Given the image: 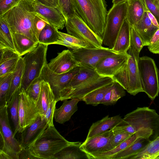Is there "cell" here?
Listing matches in <instances>:
<instances>
[{"label":"cell","mask_w":159,"mask_h":159,"mask_svg":"<svg viewBox=\"0 0 159 159\" xmlns=\"http://www.w3.org/2000/svg\"><path fill=\"white\" fill-rule=\"evenodd\" d=\"M37 14L33 0H22L17 5L0 16L6 20L11 33L24 35L38 42L35 25Z\"/></svg>","instance_id":"obj_1"},{"label":"cell","mask_w":159,"mask_h":159,"mask_svg":"<svg viewBox=\"0 0 159 159\" xmlns=\"http://www.w3.org/2000/svg\"><path fill=\"white\" fill-rule=\"evenodd\" d=\"M72 0L78 16L102 39L108 13L105 0Z\"/></svg>","instance_id":"obj_2"},{"label":"cell","mask_w":159,"mask_h":159,"mask_svg":"<svg viewBox=\"0 0 159 159\" xmlns=\"http://www.w3.org/2000/svg\"><path fill=\"white\" fill-rule=\"evenodd\" d=\"M72 142L66 140L54 125L48 126L26 149L33 159H54L56 153Z\"/></svg>","instance_id":"obj_3"},{"label":"cell","mask_w":159,"mask_h":159,"mask_svg":"<svg viewBox=\"0 0 159 159\" xmlns=\"http://www.w3.org/2000/svg\"><path fill=\"white\" fill-rule=\"evenodd\" d=\"M114 127L132 134L148 129L157 138L159 135V115L155 110L148 107H138L126 114Z\"/></svg>","instance_id":"obj_4"},{"label":"cell","mask_w":159,"mask_h":159,"mask_svg":"<svg viewBox=\"0 0 159 159\" xmlns=\"http://www.w3.org/2000/svg\"><path fill=\"white\" fill-rule=\"evenodd\" d=\"M48 45L39 43L23 57L24 69L21 89L25 90L35 79L41 76L44 67L48 63L46 56Z\"/></svg>","instance_id":"obj_5"},{"label":"cell","mask_w":159,"mask_h":159,"mask_svg":"<svg viewBox=\"0 0 159 159\" xmlns=\"http://www.w3.org/2000/svg\"><path fill=\"white\" fill-rule=\"evenodd\" d=\"M138 66L143 92L154 100L159 93L158 70L155 61L147 56L139 57Z\"/></svg>","instance_id":"obj_6"},{"label":"cell","mask_w":159,"mask_h":159,"mask_svg":"<svg viewBox=\"0 0 159 159\" xmlns=\"http://www.w3.org/2000/svg\"><path fill=\"white\" fill-rule=\"evenodd\" d=\"M127 15L126 2L113 4L107 14L103 44L112 49L118 34Z\"/></svg>","instance_id":"obj_7"},{"label":"cell","mask_w":159,"mask_h":159,"mask_svg":"<svg viewBox=\"0 0 159 159\" xmlns=\"http://www.w3.org/2000/svg\"><path fill=\"white\" fill-rule=\"evenodd\" d=\"M7 109V105L0 109V152L6 153L11 159H19L23 148L14 136L9 123Z\"/></svg>","instance_id":"obj_8"},{"label":"cell","mask_w":159,"mask_h":159,"mask_svg":"<svg viewBox=\"0 0 159 159\" xmlns=\"http://www.w3.org/2000/svg\"><path fill=\"white\" fill-rule=\"evenodd\" d=\"M65 26L68 34L84 41L90 48L102 47V39L78 16L66 19Z\"/></svg>","instance_id":"obj_9"},{"label":"cell","mask_w":159,"mask_h":159,"mask_svg":"<svg viewBox=\"0 0 159 159\" xmlns=\"http://www.w3.org/2000/svg\"><path fill=\"white\" fill-rule=\"evenodd\" d=\"M40 115L36 102L21 89L19 98V123L18 132L21 133L31 125Z\"/></svg>","instance_id":"obj_10"},{"label":"cell","mask_w":159,"mask_h":159,"mask_svg":"<svg viewBox=\"0 0 159 159\" xmlns=\"http://www.w3.org/2000/svg\"><path fill=\"white\" fill-rule=\"evenodd\" d=\"M71 51L80 65L86 66L95 70L96 66L100 61L117 53L111 49L102 46L93 48H82Z\"/></svg>","instance_id":"obj_11"},{"label":"cell","mask_w":159,"mask_h":159,"mask_svg":"<svg viewBox=\"0 0 159 159\" xmlns=\"http://www.w3.org/2000/svg\"><path fill=\"white\" fill-rule=\"evenodd\" d=\"M47 64L44 67L41 75L43 80L49 84L54 95L55 99L57 102L61 91L66 86L72 78L79 72L80 66L79 65L67 72L57 74L51 70Z\"/></svg>","instance_id":"obj_12"},{"label":"cell","mask_w":159,"mask_h":159,"mask_svg":"<svg viewBox=\"0 0 159 159\" xmlns=\"http://www.w3.org/2000/svg\"><path fill=\"white\" fill-rule=\"evenodd\" d=\"M113 137L112 130H109L101 134L86 139L81 143L80 148L90 157L107 152L114 148L112 145Z\"/></svg>","instance_id":"obj_13"},{"label":"cell","mask_w":159,"mask_h":159,"mask_svg":"<svg viewBox=\"0 0 159 159\" xmlns=\"http://www.w3.org/2000/svg\"><path fill=\"white\" fill-rule=\"evenodd\" d=\"M129 56L127 52L107 57L98 63L95 70L101 76L112 78L127 63Z\"/></svg>","instance_id":"obj_14"},{"label":"cell","mask_w":159,"mask_h":159,"mask_svg":"<svg viewBox=\"0 0 159 159\" xmlns=\"http://www.w3.org/2000/svg\"><path fill=\"white\" fill-rule=\"evenodd\" d=\"M47 65L53 72L61 74L67 72L80 65L75 59L71 51L64 50L58 53Z\"/></svg>","instance_id":"obj_15"},{"label":"cell","mask_w":159,"mask_h":159,"mask_svg":"<svg viewBox=\"0 0 159 159\" xmlns=\"http://www.w3.org/2000/svg\"><path fill=\"white\" fill-rule=\"evenodd\" d=\"M129 56L127 63L129 85L126 90L133 96L143 92L140 82L138 66L139 58L134 55L131 47L128 50Z\"/></svg>","instance_id":"obj_16"},{"label":"cell","mask_w":159,"mask_h":159,"mask_svg":"<svg viewBox=\"0 0 159 159\" xmlns=\"http://www.w3.org/2000/svg\"><path fill=\"white\" fill-rule=\"evenodd\" d=\"M113 80L111 77H102L89 81L80 85L61 98L59 101H63L73 98H78L81 100L89 93L100 87L109 84Z\"/></svg>","instance_id":"obj_17"},{"label":"cell","mask_w":159,"mask_h":159,"mask_svg":"<svg viewBox=\"0 0 159 159\" xmlns=\"http://www.w3.org/2000/svg\"><path fill=\"white\" fill-rule=\"evenodd\" d=\"M33 6L37 12L49 24L58 29L62 30L65 26L66 20L62 12L57 8L43 5L33 0Z\"/></svg>","instance_id":"obj_18"},{"label":"cell","mask_w":159,"mask_h":159,"mask_svg":"<svg viewBox=\"0 0 159 159\" xmlns=\"http://www.w3.org/2000/svg\"><path fill=\"white\" fill-rule=\"evenodd\" d=\"M80 70L60 92L59 99L80 85L89 81L102 77L96 70L86 66L80 65Z\"/></svg>","instance_id":"obj_19"},{"label":"cell","mask_w":159,"mask_h":159,"mask_svg":"<svg viewBox=\"0 0 159 159\" xmlns=\"http://www.w3.org/2000/svg\"><path fill=\"white\" fill-rule=\"evenodd\" d=\"M48 127L44 117L39 115L32 124L21 133L20 142L23 149L27 148Z\"/></svg>","instance_id":"obj_20"},{"label":"cell","mask_w":159,"mask_h":159,"mask_svg":"<svg viewBox=\"0 0 159 159\" xmlns=\"http://www.w3.org/2000/svg\"><path fill=\"white\" fill-rule=\"evenodd\" d=\"M141 137L148 139L151 141L156 139L154 133L152 131L148 129L142 130L134 133L112 149L107 152L91 156V159H109L110 157L121 152L138 138Z\"/></svg>","instance_id":"obj_21"},{"label":"cell","mask_w":159,"mask_h":159,"mask_svg":"<svg viewBox=\"0 0 159 159\" xmlns=\"http://www.w3.org/2000/svg\"><path fill=\"white\" fill-rule=\"evenodd\" d=\"M0 77L13 73L21 57L16 52L9 49H0Z\"/></svg>","instance_id":"obj_22"},{"label":"cell","mask_w":159,"mask_h":159,"mask_svg":"<svg viewBox=\"0 0 159 159\" xmlns=\"http://www.w3.org/2000/svg\"><path fill=\"white\" fill-rule=\"evenodd\" d=\"M123 119L120 115L109 117L107 115L101 120L93 123L89 130L86 139L101 134L111 129Z\"/></svg>","instance_id":"obj_23"},{"label":"cell","mask_w":159,"mask_h":159,"mask_svg":"<svg viewBox=\"0 0 159 159\" xmlns=\"http://www.w3.org/2000/svg\"><path fill=\"white\" fill-rule=\"evenodd\" d=\"M81 101L78 98H73L69 100H65L62 105L58 109H55L54 118L55 121L63 124L69 120L71 116L78 109L77 104Z\"/></svg>","instance_id":"obj_24"},{"label":"cell","mask_w":159,"mask_h":159,"mask_svg":"<svg viewBox=\"0 0 159 159\" xmlns=\"http://www.w3.org/2000/svg\"><path fill=\"white\" fill-rule=\"evenodd\" d=\"M131 26L127 18L124 21L112 49L117 53L128 52L130 46Z\"/></svg>","instance_id":"obj_25"},{"label":"cell","mask_w":159,"mask_h":159,"mask_svg":"<svg viewBox=\"0 0 159 159\" xmlns=\"http://www.w3.org/2000/svg\"><path fill=\"white\" fill-rule=\"evenodd\" d=\"M126 3V18L132 26L142 19L146 12L147 7L144 0H128Z\"/></svg>","instance_id":"obj_26"},{"label":"cell","mask_w":159,"mask_h":159,"mask_svg":"<svg viewBox=\"0 0 159 159\" xmlns=\"http://www.w3.org/2000/svg\"><path fill=\"white\" fill-rule=\"evenodd\" d=\"M133 26L141 38L144 46H148L151 38L159 28L152 23L146 12L142 19Z\"/></svg>","instance_id":"obj_27"},{"label":"cell","mask_w":159,"mask_h":159,"mask_svg":"<svg viewBox=\"0 0 159 159\" xmlns=\"http://www.w3.org/2000/svg\"><path fill=\"white\" fill-rule=\"evenodd\" d=\"M81 143L72 142L56 153L54 159H91L90 156L81 149Z\"/></svg>","instance_id":"obj_28"},{"label":"cell","mask_w":159,"mask_h":159,"mask_svg":"<svg viewBox=\"0 0 159 159\" xmlns=\"http://www.w3.org/2000/svg\"><path fill=\"white\" fill-rule=\"evenodd\" d=\"M54 95L49 84L43 81L41 91L36 101V105L40 115L43 117L51 102L55 100Z\"/></svg>","instance_id":"obj_29"},{"label":"cell","mask_w":159,"mask_h":159,"mask_svg":"<svg viewBox=\"0 0 159 159\" xmlns=\"http://www.w3.org/2000/svg\"><path fill=\"white\" fill-rule=\"evenodd\" d=\"M151 141L145 137L139 138L127 147L109 159H128L130 157L142 151Z\"/></svg>","instance_id":"obj_30"},{"label":"cell","mask_w":159,"mask_h":159,"mask_svg":"<svg viewBox=\"0 0 159 159\" xmlns=\"http://www.w3.org/2000/svg\"><path fill=\"white\" fill-rule=\"evenodd\" d=\"M11 33L16 51L20 56L34 49L39 43L24 35Z\"/></svg>","instance_id":"obj_31"},{"label":"cell","mask_w":159,"mask_h":159,"mask_svg":"<svg viewBox=\"0 0 159 159\" xmlns=\"http://www.w3.org/2000/svg\"><path fill=\"white\" fill-rule=\"evenodd\" d=\"M128 159H159V135L142 151Z\"/></svg>","instance_id":"obj_32"},{"label":"cell","mask_w":159,"mask_h":159,"mask_svg":"<svg viewBox=\"0 0 159 159\" xmlns=\"http://www.w3.org/2000/svg\"><path fill=\"white\" fill-rule=\"evenodd\" d=\"M4 49L16 52L9 26L5 19L0 16V49Z\"/></svg>","instance_id":"obj_33"},{"label":"cell","mask_w":159,"mask_h":159,"mask_svg":"<svg viewBox=\"0 0 159 159\" xmlns=\"http://www.w3.org/2000/svg\"><path fill=\"white\" fill-rule=\"evenodd\" d=\"M125 90L119 83L114 80L112 86L106 93L100 104L106 105L115 104L119 99L125 95Z\"/></svg>","instance_id":"obj_34"},{"label":"cell","mask_w":159,"mask_h":159,"mask_svg":"<svg viewBox=\"0 0 159 159\" xmlns=\"http://www.w3.org/2000/svg\"><path fill=\"white\" fill-rule=\"evenodd\" d=\"M24 69V62L23 57L21 56L18 61L16 69L13 72L7 97V103L10 100L15 92L19 89L21 88Z\"/></svg>","instance_id":"obj_35"},{"label":"cell","mask_w":159,"mask_h":159,"mask_svg":"<svg viewBox=\"0 0 159 159\" xmlns=\"http://www.w3.org/2000/svg\"><path fill=\"white\" fill-rule=\"evenodd\" d=\"M61 36L57 28L52 25L48 24L40 34L38 42L39 43L48 45L56 44Z\"/></svg>","instance_id":"obj_36"},{"label":"cell","mask_w":159,"mask_h":159,"mask_svg":"<svg viewBox=\"0 0 159 159\" xmlns=\"http://www.w3.org/2000/svg\"><path fill=\"white\" fill-rule=\"evenodd\" d=\"M113 82L90 92L85 95L81 99V101L84 102L87 104L95 106H97L100 104L106 93L112 86Z\"/></svg>","instance_id":"obj_37"},{"label":"cell","mask_w":159,"mask_h":159,"mask_svg":"<svg viewBox=\"0 0 159 159\" xmlns=\"http://www.w3.org/2000/svg\"><path fill=\"white\" fill-rule=\"evenodd\" d=\"M21 89V88L19 89L15 92L10 100L7 103L11 119L14 127V136L18 132L19 123V98Z\"/></svg>","instance_id":"obj_38"},{"label":"cell","mask_w":159,"mask_h":159,"mask_svg":"<svg viewBox=\"0 0 159 159\" xmlns=\"http://www.w3.org/2000/svg\"><path fill=\"white\" fill-rule=\"evenodd\" d=\"M13 72L0 77V109L7 105V99Z\"/></svg>","instance_id":"obj_39"},{"label":"cell","mask_w":159,"mask_h":159,"mask_svg":"<svg viewBox=\"0 0 159 159\" xmlns=\"http://www.w3.org/2000/svg\"><path fill=\"white\" fill-rule=\"evenodd\" d=\"M144 46L141 38L133 26H132L130 32V46L134 54L139 58L140 52Z\"/></svg>","instance_id":"obj_40"},{"label":"cell","mask_w":159,"mask_h":159,"mask_svg":"<svg viewBox=\"0 0 159 159\" xmlns=\"http://www.w3.org/2000/svg\"><path fill=\"white\" fill-rule=\"evenodd\" d=\"M43 81L41 75L34 80L25 90L26 93L36 101L39 95Z\"/></svg>","instance_id":"obj_41"},{"label":"cell","mask_w":159,"mask_h":159,"mask_svg":"<svg viewBox=\"0 0 159 159\" xmlns=\"http://www.w3.org/2000/svg\"><path fill=\"white\" fill-rule=\"evenodd\" d=\"M61 12L66 20L78 15L72 0H58Z\"/></svg>","instance_id":"obj_42"},{"label":"cell","mask_w":159,"mask_h":159,"mask_svg":"<svg viewBox=\"0 0 159 159\" xmlns=\"http://www.w3.org/2000/svg\"><path fill=\"white\" fill-rule=\"evenodd\" d=\"M127 63L112 77L113 80L119 83L126 90L129 85Z\"/></svg>","instance_id":"obj_43"},{"label":"cell","mask_w":159,"mask_h":159,"mask_svg":"<svg viewBox=\"0 0 159 159\" xmlns=\"http://www.w3.org/2000/svg\"><path fill=\"white\" fill-rule=\"evenodd\" d=\"M111 130L114 134L112 145L114 148L133 135L114 127Z\"/></svg>","instance_id":"obj_44"},{"label":"cell","mask_w":159,"mask_h":159,"mask_svg":"<svg viewBox=\"0 0 159 159\" xmlns=\"http://www.w3.org/2000/svg\"><path fill=\"white\" fill-rule=\"evenodd\" d=\"M61 36L69 42L76 45L80 48H90L89 45L84 41L69 34L59 31Z\"/></svg>","instance_id":"obj_45"},{"label":"cell","mask_w":159,"mask_h":159,"mask_svg":"<svg viewBox=\"0 0 159 159\" xmlns=\"http://www.w3.org/2000/svg\"><path fill=\"white\" fill-rule=\"evenodd\" d=\"M22 0H0V16L17 5Z\"/></svg>","instance_id":"obj_46"},{"label":"cell","mask_w":159,"mask_h":159,"mask_svg":"<svg viewBox=\"0 0 159 159\" xmlns=\"http://www.w3.org/2000/svg\"><path fill=\"white\" fill-rule=\"evenodd\" d=\"M57 102L54 100L49 104L45 113L44 118L48 126H54L53 119L54 112L56 109V104Z\"/></svg>","instance_id":"obj_47"},{"label":"cell","mask_w":159,"mask_h":159,"mask_svg":"<svg viewBox=\"0 0 159 159\" xmlns=\"http://www.w3.org/2000/svg\"><path fill=\"white\" fill-rule=\"evenodd\" d=\"M147 8L155 17L159 25V6L154 0H144Z\"/></svg>","instance_id":"obj_48"},{"label":"cell","mask_w":159,"mask_h":159,"mask_svg":"<svg viewBox=\"0 0 159 159\" xmlns=\"http://www.w3.org/2000/svg\"><path fill=\"white\" fill-rule=\"evenodd\" d=\"M35 27L38 38L41 31L49 24L48 22L43 17L38 13L35 17Z\"/></svg>","instance_id":"obj_49"},{"label":"cell","mask_w":159,"mask_h":159,"mask_svg":"<svg viewBox=\"0 0 159 159\" xmlns=\"http://www.w3.org/2000/svg\"><path fill=\"white\" fill-rule=\"evenodd\" d=\"M40 3L49 7L56 8L61 11L60 7L58 0H34Z\"/></svg>","instance_id":"obj_50"},{"label":"cell","mask_w":159,"mask_h":159,"mask_svg":"<svg viewBox=\"0 0 159 159\" xmlns=\"http://www.w3.org/2000/svg\"><path fill=\"white\" fill-rule=\"evenodd\" d=\"M56 44L63 45L69 48L72 49V50L80 48L78 46L68 42L63 38L61 35L60 39L58 42L56 43Z\"/></svg>","instance_id":"obj_51"},{"label":"cell","mask_w":159,"mask_h":159,"mask_svg":"<svg viewBox=\"0 0 159 159\" xmlns=\"http://www.w3.org/2000/svg\"><path fill=\"white\" fill-rule=\"evenodd\" d=\"M148 49L151 52L159 54V39L154 44L148 46Z\"/></svg>","instance_id":"obj_52"},{"label":"cell","mask_w":159,"mask_h":159,"mask_svg":"<svg viewBox=\"0 0 159 159\" xmlns=\"http://www.w3.org/2000/svg\"><path fill=\"white\" fill-rule=\"evenodd\" d=\"M146 12L152 23L155 26L159 28V25L155 17L147 8Z\"/></svg>","instance_id":"obj_53"},{"label":"cell","mask_w":159,"mask_h":159,"mask_svg":"<svg viewBox=\"0 0 159 159\" xmlns=\"http://www.w3.org/2000/svg\"><path fill=\"white\" fill-rule=\"evenodd\" d=\"M159 39V28L155 32L150 41L148 46L152 45L155 44Z\"/></svg>","instance_id":"obj_54"},{"label":"cell","mask_w":159,"mask_h":159,"mask_svg":"<svg viewBox=\"0 0 159 159\" xmlns=\"http://www.w3.org/2000/svg\"><path fill=\"white\" fill-rule=\"evenodd\" d=\"M128 0H112V2L113 4H117L119 3L126 2Z\"/></svg>","instance_id":"obj_55"},{"label":"cell","mask_w":159,"mask_h":159,"mask_svg":"<svg viewBox=\"0 0 159 159\" xmlns=\"http://www.w3.org/2000/svg\"><path fill=\"white\" fill-rule=\"evenodd\" d=\"M159 6V0H154Z\"/></svg>","instance_id":"obj_56"},{"label":"cell","mask_w":159,"mask_h":159,"mask_svg":"<svg viewBox=\"0 0 159 159\" xmlns=\"http://www.w3.org/2000/svg\"><path fill=\"white\" fill-rule=\"evenodd\" d=\"M158 79H159V78H158Z\"/></svg>","instance_id":"obj_57"}]
</instances>
